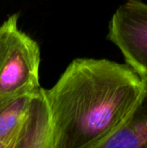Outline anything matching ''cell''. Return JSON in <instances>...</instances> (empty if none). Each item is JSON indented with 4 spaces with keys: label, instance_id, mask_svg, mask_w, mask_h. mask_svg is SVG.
<instances>
[{
    "label": "cell",
    "instance_id": "2",
    "mask_svg": "<svg viewBox=\"0 0 147 148\" xmlns=\"http://www.w3.org/2000/svg\"><path fill=\"white\" fill-rule=\"evenodd\" d=\"M40 48L18 27V15L0 25V102L38 90Z\"/></svg>",
    "mask_w": 147,
    "mask_h": 148
},
{
    "label": "cell",
    "instance_id": "1",
    "mask_svg": "<svg viewBox=\"0 0 147 148\" xmlns=\"http://www.w3.org/2000/svg\"><path fill=\"white\" fill-rule=\"evenodd\" d=\"M144 89V80L127 64L73 60L45 89L54 148H101L126 123Z\"/></svg>",
    "mask_w": 147,
    "mask_h": 148
},
{
    "label": "cell",
    "instance_id": "5",
    "mask_svg": "<svg viewBox=\"0 0 147 148\" xmlns=\"http://www.w3.org/2000/svg\"><path fill=\"white\" fill-rule=\"evenodd\" d=\"M143 95L126 123L101 148H147V81Z\"/></svg>",
    "mask_w": 147,
    "mask_h": 148
},
{
    "label": "cell",
    "instance_id": "6",
    "mask_svg": "<svg viewBox=\"0 0 147 148\" xmlns=\"http://www.w3.org/2000/svg\"><path fill=\"white\" fill-rule=\"evenodd\" d=\"M35 92L21 94L0 102V148H15Z\"/></svg>",
    "mask_w": 147,
    "mask_h": 148
},
{
    "label": "cell",
    "instance_id": "3",
    "mask_svg": "<svg viewBox=\"0 0 147 148\" xmlns=\"http://www.w3.org/2000/svg\"><path fill=\"white\" fill-rule=\"evenodd\" d=\"M107 38L121 51L126 64L147 81V3L127 0L113 13Z\"/></svg>",
    "mask_w": 147,
    "mask_h": 148
},
{
    "label": "cell",
    "instance_id": "4",
    "mask_svg": "<svg viewBox=\"0 0 147 148\" xmlns=\"http://www.w3.org/2000/svg\"><path fill=\"white\" fill-rule=\"evenodd\" d=\"M53 124L45 89L40 88L30 105L15 148H54Z\"/></svg>",
    "mask_w": 147,
    "mask_h": 148
}]
</instances>
